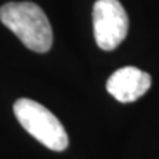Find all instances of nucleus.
<instances>
[{"instance_id":"nucleus-2","label":"nucleus","mask_w":159,"mask_h":159,"mask_svg":"<svg viewBox=\"0 0 159 159\" xmlns=\"http://www.w3.org/2000/svg\"><path fill=\"white\" fill-rule=\"evenodd\" d=\"M13 114L18 122L37 142L55 152L68 148V134L61 121L41 103L31 99H18L13 103Z\"/></svg>"},{"instance_id":"nucleus-3","label":"nucleus","mask_w":159,"mask_h":159,"mask_svg":"<svg viewBox=\"0 0 159 159\" xmlns=\"http://www.w3.org/2000/svg\"><path fill=\"white\" fill-rule=\"evenodd\" d=\"M94 40L102 50L116 49L128 33V15L118 0H97L93 6Z\"/></svg>"},{"instance_id":"nucleus-1","label":"nucleus","mask_w":159,"mask_h":159,"mask_svg":"<svg viewBox=\"0 0 159 159\" xmlns=\"http://www.w3.org/2000/svg\"><path fill=\"white\" fill-rule=\"evenodd\" d=\"M0 21L25 47L37 53L50 50L53 43L50 22L39 5L33 2H11L0 7Z\"/></svg>"},{"instance_id":"nucleus-4","label":"nucleus","mask_w":159,"mask_h":159,"mask_svg":"<svg viewBox=\"0 0 159 159\" xmlns=\"http://www.w3.org/2000/svg\"><path fill=\"white\" fill-rule=\"evenodd\" d=\"M152 78L148 72L136 66H124L116 69L108 78L106 89L121 103L136 102L150 89Z\"/></svg>"}]
</instances>
